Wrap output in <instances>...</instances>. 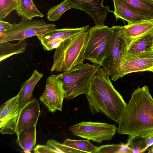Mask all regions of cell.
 Here are the masks:
<instances>
[{"label":"cell","instance_id":"obj_1","mask_svg":"<svg viewBox=\"0 0 153 153\" xmlns=\"http://www.w3.org/2000/svg\"><path fill=\"white\" fill-rule=\"evenodd\" d=\"M109 75L99 68L91 82L87 98L91 112L104 114L118 123L125 114L127 104L114 88Z\"/></svg>","mask_w":153,"mask_h":153},{"label":"cell","instance_id":"obj_2","mask_svg":"<svg viewBox=\"0 0 153 153\" xmlns=\"http://www.w3.org/2000/svg\"><path fill=\"white\" fill-rule=\"evenodd\" d=\"M118 133L129 136L153 131V98L147 85L138 86L131 94L126 111L118 123Z\"/></svg>","mask_w":153,"mask_h":153},{"label":"cell","instance_id":"obj_3","mask_svg":"<svg viewBox=\"0 0 153 153\" xmlns=\"http://www.w3.org/2000/svg\"><path fill=\"white\" fill-rule=\"evenodd\" d=\"M100 67L83 63L61 74L55 75L63 83L65 98L69 100L82 94L87 95L93 78Z\"/></svg>","mask_w":153,"mask_h":153},{"label":"cell","instance_id":"obj_4","mask_svg":"<svg viewBox=\"0 0 153 153\" xmlns=\"http://www.w3.org/2000/svg\"><path fill=\"white\" fill-rule=\"evenodd\" d=\"M88 31L80 33L71 44H61L55 49L51 72L66 71L83 63Z\"/></svg>","mask_w":153,"mask_h":153},{"label":"cell","instance_id":"obj_5","mask_svg":"<svg viewBox=\"0 0 153 153\" xmlns=\"http://www.w3.org/2000/svg\"><path fill=\"white\" fill-rule=\"evenodd\" d=\"M114 33V25L111 27L95 26L89 29L84 50L85 59L102 66L109 52Z\"/></svg>","mask_w":153,"mask_h":153},{"label":"cell","instance_id":"obj_6","mask_svg":"<svg viewBox=\"0 0 153 153\" xmlns=\"http://www.w3.org/2000/svg\"><path fill=\"white\" fill-rule=\"evenodd\" d=\"M56 26L43 20H29L22 17L21 21L0 36V43L24 40L34 36L43 35L56 28Z\"/></svg>","mask_w":153,"mask_h":153},{"label":"cell","instance_id":"obj_7","mask_svg":"<svg viewBox=\"0 0 153 153\" xmlns=\"http://www.w3.org/2000/svg\"><path fill=\"white\" fill-rule=\"evenodd\" d=\"M69 129L74 135L101 143L111 140L118 128L106 123L83 121L71 126Z\"/></svg>","mask_w":153,"mask_h":153},{"label":"cell","instance_id":"obj_8","mask_svg":"<svg viewBox=\"0 0 153 153\" xmlns=\"http://www.w3.org/2000/svg\"><path fill=\"white\" fill-rule=\"evenodd\" d=\"M114 26L113 40L108 55L103 61L102 66L112 80L115 81L121 77L120 70V60L125 53L126 44L125 41L118 36L120 26Z\"/></svg>","mask_w":153,"mask_h":153},{"label":"cell","instance_id":"obj_9","mask_svg":"<svg viewBox=\"0 0 153 153\" xmlns=\"http://www.w3.org/2000/svg\"><path fill=\"white\" fill-rule=\"evenodd\" d=\"M62 82L55 75L47 79L45 89L39 100L49 111H62L65 94Z\"/></svg>","mask_w":153,"mask_h":153},{"label":"cell","instance_id":"obj_10","mask_svg":"<svg viewBox=\"0 0 153 153\" xmlns=\"http://www.w3.org/2000/svg\"><path fill=\"white\" fill-rule=\"evenodd\" d=\"M120 66L121 77L133 72H153V51L137 55L124 53L121 57Z\"/></svg>","mask_w":153,"mask_h":153},{"label":"cell","instance_id":"obj_11","mask_svg":"<svg viewBox=\"0 0 153 153\" xmlns=\"http://www.w3.org/2000/svg\"><path fill=\"white\" fill-rule=\"evenodd\" d=\"M71 8L82 10L94 20L96 26L104 25L109 13L112 12L108 6L103 5L104 0H67Z\"/></svg>","mask_w":153,"mask_h":153},{"label":"cell","instance_id":"obj_12","mask_svg":"<svg viewBox=\"0 0 153 153\" xmlns=\"http://www.w3.org/2000/svg\"><path fill=\"white\" fill-rule=\"evenodd\" d=\"M89 26L87 25L76 28H55L43 35L36 36L44 49L51 51L57 48L66 39L86 31Z\"/></svg>","mask_w":153,"mask_h":153},{"label":"cell","instance_id":"obj_13","mask_svg":"<svg viewBox=\"0 0 153 153\" xmlns=\"http://www.w3.org/2000/svg\"><path fill=\"white\" fill-rule=\"evenodd\" d=\"M18 94L2 105L0 109V131L3 134L15 133L20 110Z\"/></svg>","mask_w":153,"mask_h":153},{"label":"cell","instance_id":"obj_14","mask_svg":"<svg viewBox=\"0 0 153 153\" xmlns=\"http://www.w3.org/2000/svg\"><path fill=\"white\" fill-rule=\"evenodd\" d=\"M40 114L38 101L32 98L20 110L15 131L17 136L22 130L36 125Z\"/></svg>","mask_w":153,"mask_h":153},{"label":"cell","instance_id":"obj_15","mask_svg":"<svg viewBox=\"0 0 153 153\" xmlns=\"http://www.w3.org/2000/svg\"><path fill=\"white\" fill-rule=\"evenodd\" d=\"M153 29V20L143 21L120 26L118 36L125 41L127 47L134 39Z\"/></svg>","mask_w":153,"mask_h":153},{"label":"cell","instance_id":"obj_16","mask_svg":"<svg viewBox=\"0 0 153 153\" xmlns=\"http://www.w3.org/2000/svg\"><path fill=\"white\" fill-rule=\"evenodd\" d=\"M114 11L116 21L121 19L126 21L128 24L153 20V15H143L133 10L120 0H112Z\"/></svg>","mask_w":153,"mask_h":153},{"label":"cell","instance_id":"obj_17","mask_svg":"<svg viewBox=\"0 0 153 153\" xmlns=\"http://www.w3.org/2000/svg\"><path fill=\"white\" fill-rule=\"evenodd\" d=\"M153 51V29L134 39L126 48L125 53L137 55Z\"/></svg>","mask_w":153,"mask_h":153},{"label":"cell","instance_id":"obj_18","mask_svg":"<svg viewBox=\"0 0 153 153\" xmlns=\"http://www.w3.org/2000/svg\"><path fill=\"white\" fill-rule=\"evenodd\" d=\"M43 76L42 74L35 70L31 76L22 84L18 94L19 106L20 109L32 99L34 87Z\"/></svg>","mask_w":153,"mask_h":153},{"label":"cell","instance_id":"obj_19","mask_svg":"<svg viewBox=\"0 0 153 153\" xmlns=\"http://www.w3.org/2000/svg\"><path fill=\"white\" fill-rule=\"evenodd\" d=\"M16 142L25 153H30L36 143V125L21 131L17 136Z\"/></svg>","mask_w":153,"mask_h":153},{"label":"cell","instance_id":"obj_20","mask_svg":"<svg viewBox=\"0 0 153 153\" xmlns=\"http://www.w3.org/2000/svg\"><path fill=\"white\" fill-rule=\"evenodd\" d=\"M19 41L16 43L9 42L0 43V62L13 55L25 52L27 45L25 40L24 39Z\"/></svg>","mask_w":153,"mask_h":153},{"label":"cell","instance_id":"obj_21","mask_svg":"<svg viewBox=\"0 0 153 153\" xmlns=\"http://www.w3.org/2000/svg\"><path fill=\"white\" fill-rule=\"evenodd\" d=\"M17 13L19 16L32 20L35 17L42 18L44 15L38 9L33 0H19Z\"/></svg>","mask_w":153,"mask_h":153},{"label":"cell","instance_id":"obj_22","mask_svg":"<svg viewBox=\"0 0 153 153\" xmlns=\"http://www.w3.org/2000/svg\"><path fill=\"white\" fill-rule=\"evenodd\" d=\"M128 7L139 13L153 15V0H120Z\"/></svg>","mask_w":153,"mask_h":153},{"label":"cell","instance_id":"obj_23","mask_svg":"<svg viewBox=\"0 0 153 153\" xmlns=\"http://www.w3.org/2000/svg\"><path fill=\"white\" fill-rule=\"evenodd\" d=\"M87 140H74L66 139L63 144L73 148L78 149L84 153H95L98 147L92 145Z\"/></svg>","mask_w":153,"mask_h":153},{"label":"cell","instance_id":"obj_24","mask_svg":"<svg viewBox=\"0 0 153 153\" xmlns=\"http://www.w3.org/2000/svg\"><path fill=\"white\" fill-rule=\"evenodd\" d=\"M71 9V6L67 0H65L60 4L51 7L48 10L47 13V19L51 21H57L64 12Z\"/></svg>","mask_w":153,"mask_h":153},{"label":"cell","instance_id":"obj_25","mask_svg":"<svg viewBox=\"0 0 153 153\" xmlns=\"http://www.w3.org/2000/svg\"><path fill=\"white\" fill-rule=\"evenodd\" d=\"M132 153L128 143L102 145L97 148L95 153Z\"/></svg>","mask_w":153,"mask_h":153},{"label":"cell","instance_id":"obj_26","mask_svg":"<svg viewBox=\"0 0 153 153\" xmlns=\"http://www.w3.org/2000/svg\"><path fill=\"white\" fill-rule=\"evenodd\" d=\"M127 142L132 153H143L148 149L142 135L129 136Z\"/></svg>","mask_w":153,"mask_h":153},{"label":"cell","instance_id":"obj_27","mask_svg":"<svg viewBox=\"0 0 153 153\" xmlns=\"http://www.w3.org/2000/svg\"><path fill=\"white\" fill-rule=\"evenodd\" d=\"M19 0H0V20H3L12 11L18 10Z\"/></svg>","mask_w":153,"mask_h":153},{"label":"cell","instance_id":"obj_28","mask_svg":"<svg viewBox=\"0 0 153 153\" xmlns=\"http://www.w3.org/2000/svg\"><path fill=\"white\" fill-rule=\"evenodd\" d=\"M46 145L54 149L57 153H84L81 150L68 146L59 143L53 139H50Z\"/></svg>","mask_w":153,"mask_h":153},{"label":"cell","instance_id":"obj_29","mask_svg":"<svg viewBox=\"0 0 153 153\" xmlns=\"http://www.w3.org/2000/svg\"><path fill=\"white\" fill-rule=\"evenodd\" d=\"M34 151L35 153H57L54 149L47 145H38L34 149Z\"/></svg>","mask_w":153,"mask_h":153},{"label":"cell","instance_id":"obj_30","mask_svg":"<svg viewBox=\"0 0 153 153\" xmlns=\"http://www.w3.org/2000/svg\"><path fill=\"white\" fill-rule=\"evenodd\" d=\"M13 25L8 22L0 20V36L10 29L12 27Z\"/></svg>","mask_w":153,"mask_h":153},{"label":"cell","instance_id":"obj_31","mask_svg":"<svg viewBox=\"0 0 153 153\" xmlns=\"http://www.w3.org/2000/svg\"><path fill=\"white\" fill-rule=\"evenodd\" d=\"M141 135L143 137L148 148L153 146V131Z\"/></svg>","mask_w":153,"mask_h":153},{"label":"cell","instance_id":"obj_32","mask_svg":"<svg viewBox=\"0 0 153 153\" xmlns=\"http://www.w3.org/2000/svg\"><path fill=\"white\" fill-rule=\"evenodd\" d=\"M147 150L148 153H153V146H151L150 148H149Z\"/></svg>","mask_w":153,"mask_h":153},{"label":"cell","instance_id":"obj_33","mask_svg":"<svg viewBox=\"0 0 153 153\" xmlns=\"http://www.w3.org/2000/svg\"></svg>","mask_w":153,"mask_h":153}]
</instances>
